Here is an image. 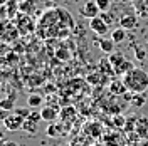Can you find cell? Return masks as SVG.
Returning <instances> with one entry per match:
<instances>
[{"label": "cell", "mask_w": 148, "mask_h": 146, "mask_svg": "<svg viewBox=\"0 0 148 146\" xmlns=\"http://www.w3.org/2000/svg\"><path fill=\"white\" fill-rule=\"evenodd\" d=\"M123 82H125V86L128 87V91L131 94L145 92L148 89V72H145L140 67H135L128 74L123 76Z\"/></svg>", "instance_id": "obj_1"}, {"label": "cell", "mask_w": 148, "mask_h": 146, "mask_svg": "<svg viewBox=\"0 0 148 146\" xmlns=\"http://www.w3.org/2000/svg\"><path fill=\"white\" fill-rule=\"evenodd\" d=\"M15 27L18 29L20 35H27V34H30V32H34V29H36V22H34L32 15L18 14L17 17H15Z\"/></svg>", "instance_id": "obj_2"}, {"label": "cell", "mask_w": 148, "mask_h": 146, "mask_svg": "<svg viewBox=\"0 0 148 146\" xmlns=\"http://www.w3.org/2000/svg\"><path fill=\"white\" fill-rule=\"evenodd\" d=\"M89 29H91L96 35H99V37L108 35V32H110L108 22H106L103 17H99V15H98V17H94V18H89Z\"/></svg>", "instance_id": "obj_3"}, {"label": "cell", "mask_w": 148, "mask_h": 146, "mask_svg": "<svg viewBox=\"0 0 148 146\" xmlns=\"http://www.w3.org/2000/svg\"><path fill=\"white\" fill-rule=\"evenodd\" d=\"M24 121H25V118L18 116V114H15L12 111L9 116L3 119V124H5V128L9 129V131H18V129H22V126H24Z\"/></svg>", "instance_id": "obj_4"}, {"label": "cell", "mask_w": 148, "mask_h": 146, "mask_svg": "<svg viewBox=\"0 0 148 146\" xmlns=\"http://www.w3.org/2000/svg\"><path fill=\"white\" fill-rule=\"evenodd\" d=\"M99 7H98V3L94 2V0H89V2H86L83 3V7L79 9V14H81V17H86V18H94L99 15Z\"/></svg>", "instance_id": "obj_5"}, {"label": "cell", "mask_w": 148, "mask_h": 146, "mask_svg": "<svg viewBox=\"0 0 148 146\" xmlns=\"http://www.w3.org/2000/svg\"><path fill=\"white\" fill-rule=\"evenodd\" d=\"M40 119H42V114H40V113H30V116L24 121L22 129H24V131H27L29 134L37 133V124H39V121H40Z\"/></svg>", "instance_id": "obj_6"}, {"label": "cell", "mask_w": 148, "mask_h": 146, "mask_svg": "<svg viewBox=\"0 0 148 146\" xmlns=\"http://www.w3.org/2000/svg\"><path fill=\"white\" fill-rule=\"evenodd\" d=\"M136 24H138V15L136 14H126V15H121L120 17V27H123L125 30L135 29Z\"/></svg>", "instance_id": "obj_7"}, {"label": "cell", "mask_w": 148, "mask_h": 146, "mask_svg": "<svg viewBox=\"0 0 148 146\" xmlns=\"http://www.w3.org/2000/svg\"><path fill=\"white\" fill-rule=\"evenodd\" d=\"M135 14L141 18H148V0H131Z\"/></svg>", "instance_id": "obj_8"}, {"label": "cell", "mask_w": 148, "mask_h": 146, "mask_svg": "<svg viewBox=\"0 0 148 146\" xmlns=\"http://www.w3.org/2000/svg\"><path fill=\"white\" fill-rule=\"evenodd\" d=\"M59 108H54V106H44L40 109V114H42V119L47 121V123H54L56 119L59 118Z\"/></svg>", "instance_id": "obj_9"}, {"label": "cell", "mask_w": 148, "mask_h": 146, "mask_svg": "<svg viewBox=\"0 0 148 146\" xmlns=\"http://www.w3.org/2000/svg\"><path fill=\"white\" fill-rule=\"evenodd\" d=\"M106 76H108V74H103L101 71H99V72H92V74H88L86 81L89 82V84H94V86H103V84L110 82V79H108Z\"/></svg>", "instance_id": "obj_10"}, {"label": "cell", "mask_w": 148, "mask_h": 146, "mask_svg": "<svg viewBox=\"0 0 148 146\" xmlns=\"http://www.w3.org/2000/svg\"><path fill=\"white\" fill-rule=\"evenodd\" d=\"M2 30H3V35H2V40L3 42H12L14 44V40H17L18 35H20V32H18L17 27L5 29V25H2Z\"/></svg>", "instance_id": "obj_11"}, {"label": "cell", "mask_w": 148, "mask_h": 146, "mask_svg": "<svg viewBox=\"0 0 148 146\" xmlns=\"http://www.w3.org/2000/svg\"><path fill=\"white\" fill-rule=\"evenodd\" d=\"M36 10V0H18V12L32 15Z\"/></svg>", "instance_id": "obj_12"}, {"label": "cell", "mask_w": 148, "mask_h": 146, "mask_svg": "<svg viewBox=\"0 0 148 146\" xmlns=\"http://www.w3.org/2000/svg\"><path fill=\"white\" fill-rule=\"evenodd\" d=\"M138 136L141 139H147L148 138V119L147 118H138V123H136V129Z\"/></svg>", "instance_id": "obj_13"}, {"label": "cell", "mask_w": 148, "mask_h": 146, "mask_svg": "<svg viewBox=\"0 0 148 146\" xmlns=\"http://www.w3.org/2000/svg\"><path fill=\"white\" fill-rule=\"evenodd\" d=\"M5 7H7V18L9 20H14L17 17V14H20L18 12V0H9L5 3Z\"/></svg>", "instance_id": "obj_14"}, {"label": "cell", "mask_w": 148, "mask_h": 146, "mask_svg": "<svg viewBox=\"0 0 148 146\" xmlns=\"http://www.w3.org/2000/svg\"><path fill=\"white\" fill-rule=\"evenodd\" d=\"M59 118L62 119V121H71L73 118H76V109H74L73 106H62L61 108V111H59Z\"/></svg>", "instance_id": "obj_15"}, {"label": "cell", "mask_w": 148, "mask_h": 146, "mask_svg": "<svg viewBox=\"0 0 148 146\" xmlns=\"http://www.w3.org/2000/svg\"><path fill=\"white\" fill-rule=\"evenodd\" d=\"M98 46L103 52L106 54H113V49H114V40L113 39H98Z\"/></svg>", "instance_id": "obj_16"}, {"label": "cell", "mask_w": 148, "mask_h": 146, "mask_svg": "<svg viewBox=\"0 0 148 146\" xmlns=\"http://www.w3.org/2000/svg\"><path fill=\"white\" fill-rule=\"evenodd\" d=\"M14 102H15V92H12V94H9L5 99H2L0 101V109H5V111H12L15 109L14 108Z\"/></svg>", "instance_id": "obj_17"}, {"label": "cell", "mask_w": 148, "mask_h": 146, "mask_svg": "<svg viewBox=\"0 0 148 146\" xmlns=\"http://www.w3.org/2000/svg\"><path fill=\"white\" fill-rule=\"evenodd\" d=\"M99 71H101L103 74H108V76L116 74V72H114V65L111 64L110 57H108V59H101V61H99Z\"/></svg>", "instance_id": "obj_18"}, {"label": "cell", "mask_w": 148, "mask_h": 146, "mask_svg": "<svg viewBox=\"0 0 148 146\" xmlns=\"http://www.w3.org/2000/svg\"><path fill=\"white\" fill-rule=\"evenodd\" d=\"M110 91H111V94H114V96H120V94H123V92L128 91V87L125 86V82H123V81H121V82L113 81L110 84Z\"/></svg>", "instance_id": "obj_19"}, {"label": "cell", "mask_w": 148, "mask_h": 146, "mask_svg": "<svg viewBox=\"0 0 148 146\" xmlns=\"http://www.w3.org/2000/svg\"><path fill=\"white\" fill-rule=\"evenodd\" d=\"M125 37H126V30H125L123 27H118V29H114V30H111V39L114 40V44L123 42Z\"/></svg>", "instance_id": "obj_20"}, {"label": "cell", "mask_w": 148, "mask_h": 146, "mask_svg": "<svg viewBox=\"0 0 148 146\" xmlns=\"http://www.w3.org/2000/svg\"><path fill=\"white\" fill-rule=\"evenodd\" d=\"M42 102H44V99H42V96H40V94H30V96L27 98L29 108H40V106H42Z\"/></svg>", "instance_id": "obj_21"}, {"label": "cell", "mask_w": 148, "mask_h": 146, "mask_svg": "<svg viewBox=\"0 0 148 146\" xmlns=\"http://www.w3.org/2000/svg\"><path fill=\"white\" fill-rule=\"evenodd\" d=\"M46 134L49 138H56L61 134V126H57V124H54V123H49V126H47L46 129Z\"/></svg>", "instance_id": "obj_22"}, {"label": "cell", "mask_w": 148, "mask_h": 146, "mask_svg": "<svg viewBox=\"0 0 148 146\" xmlns=\"http://www.w3.org/2000/svg\"><path fill=\"white\" fill-rule=\"evenodd\" d=\"M56 57H57L59 61L66 62V61H69V59H71V52H69L66 47H59V49L56 50Z\"/></svg>", "instance_id": "obj_23"}, {"label": "cell", "mask_w": 148, "mask_h": 146, "mask_svg": "<svg viewBox=\"0 0 148 146\" xmlns=\"http://www.w3.org/2000/svg\"><path fill=\"white\" fill-rule=\"evenodd\" d=\"M131 69H135V67H133V64H131L130 61H125V62H123L121 65H118L114 71H116V74H123V76H125V74H128Z\"/></svg>", "instance_id": "obj_24"}, {"label": "cell", "mask_w": 148, "mask_h": 146, "mask_svg": "<svg viewBox=\"0 0 148 146\" xmlns=\"http://www.w3.org/2000/svg\"><path fill=\"white\" fill-rule=\"evenodd\" d=\"M136 123H138V119H135L133 116H130V118L126 119V123H125L123 129H125L126 133H133V129H136Z\"/></svg>", "instance_id": "obj_25"}, {"label": "cell", "mask_w": 148, "mask_h": 146, "mask_svg": "<svg viewBox=\"0 0 148 146\" xmlns=\"http://www.w3.org/2000/svg\"><path fill=\"white\" fill-rule=\"evenodd\" d=\"M110 61H111V64L114 65V69H116V67L121 65L126 59H125V55H123V54H111L110 55ZM114 72H116V71H114Z\"/></svg>", "instance_id": "obj_26"}, {"label": "cell", "mask_w": 148, "mask_h": 146, "mask_svg": "<svg viewBox=\"0 0 148 146\" xmlns=\"http://www.w3.org/2000/svg\"><path fill=\"white\" fill-rule=\"evenodd\" d=\"M141 94H143V92H136V94H133V99H131V104H133V106L141 108V106L145 104V98H143Z\"/></svg>", "instance_id": "obj_27"}, {"label": "cell", "mask_w": 148, "mask_h": 146, "mask_svg": "<svg viewBox=\"0 0 148 146\" xmlns=\"http://www.w3.org/2000/svg\"><path fill=\"white\" fill-rule=\"evenodd\" d=\"M94 2L98 3V7H99L101 12H108L111 7V0H94Z\"/></svg>", "instance_id": "obj_28"}, {"label": "cell", "mask_w": 148, "mask_h": 146, "mask_svg": "<svg viewBox=\"0 0 148 146\" xmlns=\"http://www.w3.org/2000/svg\"><path fill=\"white\" fill-rule=\"evenodd\" d=\"M14 113H15V114H18V116H22V118L27 119L29 116H30V113H32V111L29 109V108H15V109H14Z\"/></svg>", "instance_id": "obj_29"}, {"label": "cell", "mask_w": 148, "mask_h": 146, "mask_svg": "<svg viewBox=\"0 0 148 146\" xmlns=\"http://www.w3.org/2000/svg\"><path fill=\"white\" fill-rule=\"evenodd\" d=\"M125 123H126V119L123 118V116H120V114L114 118V126H118V128H123V126H125Z\"/></svg>", "instance_id": "obj_30"}, {"label": "cell", "mask_w": 148, "mask_h": 146, "mask_svg": "<svg viewBox=\"0 0 148 146\" xmlns=\"http://www.w3.org/2000/svg\"><path fill=\"white\" fill-rule=\"evenodd\" d=\"M7 59H9V62H12V64H15V62H17V59H18V55L15 54L14 50H12V52H9V54H7Z\"/></svg>", "instance_id": "obj_31"}, {"label": "cell", "mask_w": 148, "mask_h": 146, "mask_svg": "<svg viewBox=\"0 0 148 146\" xmlns=\"http://www.w3.org/2000/svg\"><path fill=\"white\" fill-rule=\"evenodd\" d=\"M135 52H136V57H138L140 61H143V59H145V52H143V49H140V47H135Z\"/></svg>", "instance_id": "obj_32"}, {"label": "cell", "mask_w": 148, "mask_h": 146, "mask_svg": "<svg viewBox=\"0 0 148 146\" xmlns=\"http://www.w3.org/2000/svg\"><path fill=\"white\" fill-rule=\"evenodd\" d=\"M2 146H18V143H15V141H9V139H5V141L2 143Z\"/></svg>", "instance_id": "obj_33"}, {"label": "cell", "mask_w": 148, "mask_h": 146, "mask_svg": "<svg viewBox=\"0 0 148 146\" xmlns=\"http://www.w3.org/2000/svg\"><path fill=\"white\" fill-rule=\"evenodd\" d=\"M7 2H9V0H0V5H5Z\"/></svg>", "instance_id": "obj_34"}, {"label": "cell", "mask_w": 148, "mask_h": 146, "mask_svg": "<svg viewBox=\"0 0 148 146\" xmlns=\"http://www.w3.org/2000/svg\"><path fill=\"white\" fill-rule=\"evenodd\" d=\"M143 146H148V143H147V145H143Z\"/></svg>", "instance_id": "obj_35"}, {"label": "cell", "mask_w": 148, "mask_h": 146, "mask_svg": "<svg viewBox=\"0 0 148 146\" xmlns=\"http://www.w3.org/2000/svg\"><path fill=\"white\" fill-rule=\"evenodd\" d=\"M52 2H54V0H52Z\"/></svg>", "instance_id": "obj_36"}]
</instances>
